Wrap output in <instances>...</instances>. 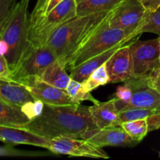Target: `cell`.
I'll return each instance as SVG.
<instances>
[{
  "instance_id": "cell-11",
  "label": "cell",
  "mask_w": 160,
  "mask_h": 160,
  "mask_svg": "<svg viewBox=\"0 0 160 160\" xmlns=\"http://www.w3.org/2000/svg\"><path fill=\"white\" fill-rule=\"evenodd\" d=\"M81 138L99 148L106 146L134 147L139 143L130 137L120 126L90 130L86 131Z\"/></svg>"
},
{
  "instance_id": "cell-2",
  "label": "cell",
  "mask_w": 160,
  "mask_h": 160,
  "mask_svg": "<svg viewBox=\"0 0 160 160\" xmlns=\"http://www.w3.org/2000/svg\"><path fill=\"white\" fill-rule=\"evenodd\" d=\"M115 8L108 11L73 17L59 26L50 36L45 45L49 46L58 59L67 66L72 55L106 24Z\"/></svg>"
},
{
  "instance_id": "cell-17",
  "label": "cell",
  "mask_w": 160,
  "mask_h": 160,
  "mask_svg": "<svg viewBox=\"0 0 160 160\" xmlns=\"http://www.w3.org/2000/svg\"><path fill=\"white\" fill-rule=\"evenodd\" d=\"M122 45H117V46L110 48L108 51L93 56V57L86 60L85 62L72 68L70 70V78L75 81H79V82H84L95 70H97L101 66L106 63L108 59L111 57V56Z\"/></svg>"
},
{
  "instance_id": "cell-26",
  "label": "cell",
  "mask_w": 160,
  "mask_h": 160,
  "mask_svg": "<svg viewBox=\"0 0 160 160\" xmlns=\"http://www.w3.org/2000/svg\"><path fill=\"white\" fill-rule=\"evenodd\" d=\"M157 113H159V112L155 110H152V109L132 108V109H126V110L119 112L118 123L120 126L124 122L148 119V117Z\"/></svg>"
},
{
  "instance_id": "cell-21",
  "label": "cell",
  "mask_w": 160,
  "mask_h": 160,
  "mask_svg": "<svg viewBox=\"0 0 160 160\" xmlns=\"http://www.w3.org/2000/svg\"><path fill=\"white\" fill-rule=\"evenodd\" d=\"M63 0H38L35 7L28 18V28L34 26L39 20L48 15Z\"/></svg>"
},
{
  "instance_id": "cell-20",
  "label": "cell",
  "mask_w": 160,
  "mask_h": 160,
  "mask_svg": "<svg viewBox=\"0 0 160 160\" xmlns=\"http://www.w3.org/2000/svg\"><path fill=\"white\" fill-rule=\"evenodd\" d=\"M123 0H81L77 3V16H84L114 9Z\"/></svg>"
},
{
  "instance_id": "cell-32",
  "label": "cell",
  "mask_w": 160,
  "mask_h": 160,
  "mask_svg": "<svg viewBox=\"0 0 160 160\" xmlns=\"http://www.w3.org/2000/svg\"><path fill=\"white\" fill-rule=\"evenodd\" d=\"M148 12H154L160 7V0H138Z\"/></svg>"
},
{
  "instance_id": "cell-23",
  "label": "cell",
  "mask_w": 160,
  "mask_h": 160,
  "mask_svg": "<svg viewBox=\"0 0 160 160\" xmlns=\"http://www.w3.org/2000/svg\"><path fill=\"white\" fill-rule=\"evenodd\" d=\"M120 127L129 134L130 137L138 142H142L149 132L147 119L124 122Z\"/></svg>"
},
{
  "instance_id": "cell-7",
  "label": "cell",
  "mask_w": 160,
  "mask_h": 160,
  "mask_svg": "<svg viewBox=\"0 0 160 160\" xmlns=\"http://www.w3.org/2000/svg\"><path fill=\"white\" fill-rule=\"evenodd\" d=\"M133 64L132 78L148 79L160 67L159 38L130 43Z\"/></svg>"
},
{
  "instance_id": "cell-8",
  "label": "cell",
  "mask_w": 160,
  "mask_h": 160,
  "mask_svg": "<svg viewBox=\"0 0 160 160\" xmlns=\"http://www.w3.org/2000/svg\"><path fill=\"white\" fill-rule=\"evenodd\" d=\"M146 12L147 10L138 0H123L109 18L108 25L126 31L134 38Z\"/></svg>"
},
{
  "instance_id": "cell-25",
  "label": "cell",
  "mask_w": 160,
  "mask_h": 160,
  "mask_svg": "<svg viewBox=\"0 0 160 160\" xmlns=\"http://www.w3.org/2000/svg\"><path fill=\"white\" fill-rule=\"evenodd\" d=\"M83 83L85 88L90 92L99 86L106 85V84L109 83V77L106 70V63L95 70Z\"/></svg>"
},
{
  "instance_id": "cell-33",
  "label": "cell",
  "mask_w": 160,
  "mask_h": 160,
  "mask_svg": "<svg viewBox=\"0 0 160 160\" xmlns=\"http://www.w3.org/2000/svg\"><path fill=\"white\" fill-rule=\"evenodd\" d=\"M147 120H148V131H149V132L150 131L160 129V112L148 117Z\"/></svg>"
},
{
  "instance_id": "cell-36",
  "label": "cell",
  "mask_w": 160,
  "mask_h": 160,
  "mask_svg": "<svg viewBox=\"0 0 160 160\" xmlns=\"http://www.w3.org/2000/svg\"><path fill=\"white\" fill-rule=\"evenodd\" d=\"M159 157H160V152L159 153Z\"/></svg>"
},
{
  "instance_id": "cell-13",
  "label": "cell",
  "mask_w": 160,
  "mask_h": 160,
  "mask_svg": "<svg viewBox=\"0 0 160 160\" xmlns=\"http://www.w3.org/2000/svg\"><path fill=\"white\" fill-rule=\"evenodd\" d=\"M48 140L45 137L23 128L0 125V141L10 145H29L48 148Z\"/></svg>"
},
{
  "instance_id": "cell-30",
  "label": "cell",
  "mask_w": 160,
  "mask_h": 160,
  "mask_svg": "<svg viewBox=\"0 0 160 160\" xmlns=\"http://www.w3.org/2000/svg\"><path fill=\"white\" fill-rule=\"evenodd\" d=\"M11 69L9 67L6 56H0V79L9 81Z\"/></svg>"
},
{
  "instance_id": "cell-35",
  "label": "cell",
  "mask_w": 160,
  "mask_h": 160,
  "mask_svg": "<svg viewBox=\"0 0 160 160\" xmlns=\"http://www.w3.org/2000/svg\"><path fill=\"white\" fill-rule=\"evenodd\" d=\"M80 1H81V0H76V2H77V3H78V2H80Z\"/></svg>"
},
{
  "instance_id": "cell-31",
  "label": "cell",
  "mask_w": 160,
  "mask_h": 160,
  "mask_svg": "<svg viewBox=\"0 0 160 160\" xmlns=\"http://www.w3.org/2000/svg\"><path fill=\"white\" fill-rule=\"evenodd\" d=\"M148 84L152 88L160 94V67L148 79Z\"/></svg>"
},
{
  "instance_id": "cell-15",
  "label": "cell",
  "mask_w": 160,
  "mask_h": 160,
  "mask_svg": "<svg viewBox=\"0 0 160 160\" xmlns=\"http://www.w3.org/2000/svg\"><path fill=\"white\" fill-rule=\"evenodd\" d=\"M91 117L97 128L99 129L120 126L118 123L119 111L116 106V98L109 101L94 103L89 106Z\"/></svg>"
},
{
  "instance_id": "cell-16",
  "label": "cell",
  "mask_w": 160,
  "mask_h": 160,
  "mask_svg": "<svg viewBox=\"0 0 160 160\" xmlns=\"http://www.w3.org/2000/svg\"><path fill=\"white\" fill-rule=\"evenodd\" d=\"M0 99L20 107L35 100L24 85L12 81L1 79Z\"/></svg>"
},
{
  "instance_id": "cell-29",
  "label": "cell",
  "mask_w": 160,
  "mask_h": 160,
  "mask_svg": "<svg viewBox=\"0 0 160 160\" xmlns=\"http://www.w3.org/2000/svg\"><path fill=\"white\" fill-rule=\"evenodd\" d=\"M133 91L131 88L130 87L129 84L124 82V85L119 86L117 88L115 92V96L116 98L120 102H128L130 98L132 96Z\"/></svg>"
},
{
  "instance_id": "cell-27",
  "label": "cell",
  "mask_w": 160,
  "mask_h": 160,
  "mask_svg": "<svg viewBox=\"0 0 160 160\" xmlns=\"http://www.w3.org/2000/svg\"><path fill=\"white\" fill-rule=\"evenodd\" d=\"M44 106H45V103L42 102L40 100H34L22 106L21 109L31 120L42 113Z\"/></svg>"
},
{
  "instance_id": "cell-24",
  "label": "cell",
  "mask_w": 160,
  "mask_h": 160,
  "mask_svg": "<svg viewBox=\"0 0 160 160\" xmlns=\"http://www.w3.org/2000/svg\"><path fill=\"white\" fill-rule=\"evenodd\" d=\"M145 32L154 33L160 37V7L154 12L147 11L142 25L136 31V34L138 36Z\"/></svg>"
},
{
  "instance_id": "cell-28",
  "label": "cell",
  "mask_w": 160,
  "mask_h": 160,
  "mask_svg": "<svg viewBox=\"0 0 160 160\" xmlns=\"http://www.w3.org/2000/svg\"><path fill=\"white\" fill-rule=\"evenodd\" d=\"M16 4L17 0H0V32Z\"/></svg>"
},
{
  "instance_id": "cell-22",
  "label": "cell",
  "mask_w": 160,
  "mask_h": 160,
  "mask_svg": "<svg viewBox=\"0 0 160 160\" xmlns=\"http://www.w3.org/2000/svg\"><path fill=\"white\" fill-rule=\"evenodd\" d=\"M65 91L70 99L75 103H81V102L87 100L92 102L93 104L98 102L91 95L90 92L85 88L84 83L77 81L72 78Z\"/></svg>"
},
{
  "instance_id": "cell-9",
  "label": "cell",
  "mask_w": 160,
  "mask_h": 160,
  "mask_svg": "<svg viewBox=\"0 0 160 160\" xmlns=\"http://www.w3.org/2000/svg\"><path fill=\"white\" fill-rule=\"evenodd\" d=\"M133 91L132 96L128 102H120L116 98V106L119 112L132 108H141L160 112V94L152 88L148 79L131 78L124 81Z\"/></svg>"
},
{
  "instance_id": "cell-5",
  "label": "cell",
  "mask_w": 160,
  "mask_h": 160,
  "mask_svg": "<svg viewBox=\"0 0 160 160\" xmlns=\"http://www.w3.org/2000/svg\"><path fill=\"white\" fill-rule=\"evenodd\" d=\"M58 57L52 49L47 45L28 48L13 70H11L9 81L28 85L38 79L44 70Z\"/></svg>"
},
{
  "instance_id": "cell-12",
  "label": "cell",
  "mask_w": 160,
  "mask_h": 160,
  "mask_svg": "<svg viewBox=\"0 0 160 160\" xmlns=\"http://www.w3.org/2000/svg\"><path fill=\"white\" fill-rule=\"evenodd\" d=\"M109 83L124 82L133 75V64L130 43L123 45L106 62Z\"/></svg>"
},
{
  "instance_id": "cell-6",
  "label": "cell",
  "mask_w": 160,
  "mask_h": 160,
  "mask_svg": "<svg viewBox=\"0 0 160 160\" xmlns=\"http://www.w3.org/2000/svg\"><path fill=\"white\" fill-rule=\"evenodd\" d=\"M77 17L76 0H63L49 13L28 28V43L33 47L46 44L52 33L68 20Z\"/></svg>"
},
{
  "instance_id": "cell-18",
  "label": "cell",
  "mask_w": 160,
  "mask_h": 160,
  "mask_svg": "<svg viewBox=\"0 0 160 160\" xmlns=\"http://www.w3.org/2000/svg\"><path fill=\"white\" fill-rule=\"evenodd\" d=\"M38 79L50 85L66 90L71 78L67 73V68L63 62L57 59L44 70Z\"/></svg>"
},
{
  "instance_id": "cell-4",
  "label": "cell",
  "mask_w": 160,
  "mask_h": 160,
  "mask_svg": "<svg viewBox=\"0 0 160 160\" xmlns=\"http://www.w3.org/2000/svg\"><path fill=\"white\" fill-rule=\"evenodd\" d=\"M133 39L134 38L126 31L109 27L107 21L104 27L88 39L72 55L66 68L70 70L90 58L108 51L118 45L127 44Z\"/></svg>"
},
{
  "instance_id": "cell-14",
  "label": "cell",
  "mask_w": 160,
  "mask_h": 160,
  "mask_svg": "<svg viewBox=\"0 0 160 160\" xmlns=\"http://www.w3.org/2000/svg\"><path fill=\"white\" fill-rule=\"evenodd\" d=\"M25 87L35 100H40L45 104L71 105L74 104L65 90L58 88L44 81L36 79Z\"/></svg>"
},
{
  "instance_id": "cell-19",
  "label": "cell",
  "mask_w": 160,
  "mask_h": 160,
  "mask_svg": "<svg viewBox=\"0 0 160 160\" xmlns=\"http://www.w3.org/2000/svg\"><path fill=\"white\" fill-rule=\"evenodd\" d=\"M31 121L21 107L0 99V125L24 128Z\"/></svg>"
},
{
  "instance_id": "cell-10",
  "label": "cell",
  "mask_w": 160,
  "mask_h": 160,
  "mask_svg": "<svg viewBox=\"0 0 160 160\" xmlns=\"http://www.w3.org/2000/svg\"><path fill=\"white\" fill-rule=\"evenodd\" d=\"M47 149L54 154L70 156H84L95 159H109V156L102 148L92 145L82 138L59 136L48 140Z\"/></svg>"
},
{
  "instance_id": "cell-37",
  "label": "cell",
  "mask_w": 160,
  "mask_h": 160,
  "mask_svg": "<svg viewBox=\"0 0 160 160\" xmlns=\"http://www.w3.org/2000/svg\"><path fill=\"white\" fill-rule=\"evenodd\" d=\"M159 42H160V37H159Z\"/></svg>"
},
{
  "instance_id": "cell-3",
  "label": "cell",
  "mask_w": 160,
  "mask_h": 160,
  "mask_svg": "<svg viewBox=\"0 0 160 160\" xmlns=\"http://www.w3.org/2000/svg\"><path fill=\"white\" fill-rule=\"evenodd\" d=\"M30 0L17 2L0 32V39L9 45L6 58L11 70H13L28 48V4Z\"/></svg>"
},
{
  "instance_id": "cell-1",
  "label": "cell",
  "mask_w": 160,
  "mask_h": 160,
  "mask_svg": "<svg viewBox=\"0 0 160 160\" xmlns=\"http://www.w3.org/2000/svg\"><path fill=\"white\" fill-rule=\"evenodd\" d=\"M23 128L48 139L59 136L81 138L88 131L96 129L91 117L89 106L45 104L42 113L31 120Z\"/></svg>"
},
{
  "instance_id": "cell-34",
  "label": "cell",
  "mask_w": 160,
  "mask_h": 160,
  "mask_svg": "<svg viewBox=\"0 0 160 160\" xmlns=\"http://www.w3.org/2000/svg\"><path fill=\"white\" fill-rule=\"evenodd\" d=\"M8 52H9V45L6 42L2 39H0V56H6Z\"/></svg>"
}]
</instances>
